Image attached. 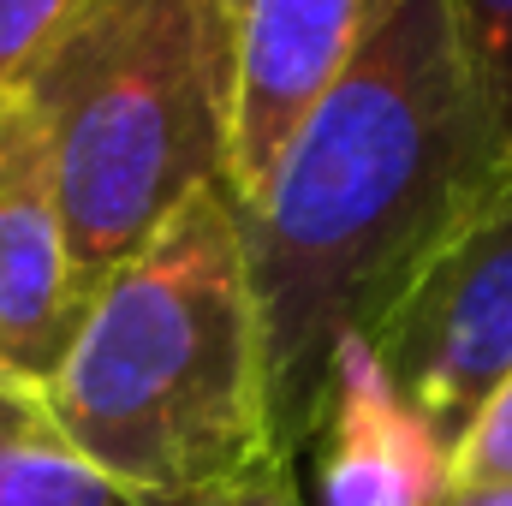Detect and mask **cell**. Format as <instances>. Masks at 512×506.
Masks as SVG:
<instances>
[{"label":"cell","mask_w":512,"mask_h":506,"mask_svg":"<svg viewBox=\"0 0 512 506\" xmlns=\"http://www.w3.org/2000/svg\"><path fill=\"white\" fill-rule=\"evenodd\" d=\"M512 161L447 0H382L340 84L274 161L262 197L233 209L262 310L274 435L304 459L334 376V346L364 334L411 262Z\"/></svg>","instance_id":"obj_1"},{"label":"cell","mask_w":512,"mask_h":506,"mask_svg":"<svg viewBox=\"0 0 512 506\" xmlns=\"http://www.w3.org/2000/svg\"><path fill=\"white\" fill-rule=\"evenodd\" d=\"M48 399L143 506H191L286 459L251 256L221 185L191 191L96 280Z\"/></svg>","instance_id":"obj_2"},{"label":"cell","mask_w":512,"mask_h":506,"mask_svg":"<svg viewBox=\"0 0 512 506\" xmlns=\"http://www.w3.org/2000/svg\"><path fill=\"white\" fill-rule=\"evenodd\" d=\"M245 0H84L24 72L90 298L191 191L233 167Z\"/></svg>","instance_id":"obj_3"},{"label":"cell","mask_w":512,"mask_h":506,"mask_svg":"<svg viewBox=\"0 0 512 506\" xmlns=\"http://www.w3.org/2000/svg\"><path fill=\"white\" fill-rule=\"evenodd\" d=\"M364 334L423 423L459 447L512 376V161L411 262Z\"/></svg>","instance_id":"obj_4"},{"label":"cell","mask_w":512,"mask_h":506,"mask_svg":"<svg viewBox=\"0 0 512 506\" xmlns=\"http://www.w3.org/2000/svg\"><path fill=\"white\" fill-rule=\"evenodd\" d=\"M84 316L48 137L18 90L0 96V364L48 381Z\"/></svg>","instance_id":"obj_5"},{"label":"cell","mask_w":512,"mask_h":506,"mask_svg":"<svg viewBox=\"0 0 512 506\" xmlns=\"http://www.w3.org/2000/svg\"><path fill=\"white\" fill-rule=\"evenodd\" d=\"M376 18H382V0H245L233 167H227L233 209L262 197L274 161L310 120V108L358 60Z\"/></svg>","instance_id":"obj_6"},{"label":"cell","mask_w":512,"mask_h":506,"mask_svg":"<svg viewBox=\"0 0 512 506\" xmlns=\"http://www.w3.org/2000/svg\"><path fill=\"white\" fill-rule=\"evenodd\" d=\"M310 506H441L453 489V447L393 387L370 334L334 346L322 423L310 435Z\"/></svg>","instance_id":"obj_7"},{"label":"cell","mask_w":512,"mask_h":506,"mask_svg":"<svg viewBox=\"0 0 512 506\" xmlns=\"http://www.w3.org/2000/svg\"><path fill=\"white\" fill-rule=\"evenodd\" d=\"M0 506H143L54 417L48 381L0 364Z\"/></svg>","instance_id":"obj_8"},{"label":"cell","mask_w":512,"mask_h":506,"mask_svg":"<svg viewBox=\"0 0 512 506\" xmlns=\"http://www.w3.org/2000/svg\"><path fill=\"white\" fill-rule=\"evenodd\" d=\"M459 48L471 60V78L489 102V114L512 137V0H447Z\"/></svg>","instance_id":"obj_9"},{"label":"cell","mask_w":512,"mask_h":506,"mask_svg":"<svg viewBox=\"0 0 512 506\" xmlns=\"http://www.w3.org/2000/svg\"><path fill=\"white\" fill-rule=\"evenodd\" d=\"M84 0H0V96L24 84V72L42 60V48L66 30V18Z\"/></svg>","instance_id":"obj_10"},{"label":"cell","mask_w":512,"mask_h":506,"mask_svg":"<svg viewBox=\"0 0 512 506\" xmlns=\"http://www.w3.org/2000/svg\"><path fill=\"white\" fill-rule=\"evenodd\" d=\"M453 483H512V376L489 393L453 447Z\"/></svg>","instance_id":"obj_11"},{"label":"cell","mask_w":512,"mask_h":506,"mask_svg":"<svg viewBox=\"0 0 512 506\" xmlns=\"http://www.w3.org/2000/svg\"><path fill=\"white\" fill-rule=\"evenodd\" d=\"M191 506H310V495H304L292 459H268L262 471H251V477H239V483H227V489H215V495H203Z\"/></svg>","instance_id":"obj_12"},{"label":"cell","mask_w":512,"mask_h":506,"mask_svg":"<svg viewBox=\"0 0 512 506\" xmlns=\"http://www.w3.org/2000/svg\"><path fill=\"white\" fill-rule=\"evenodd\" d=\"M441 506H512V483H453Z\"/></svg>","instance_id":"obj_13"}]
</instances>
